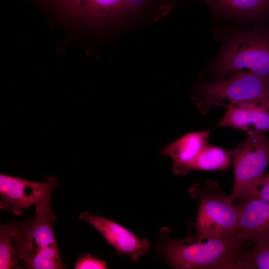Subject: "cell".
I'll list each match as a JSON object with an SVG mask.
<instances>
[{"label":"cell","mask_w":269,"mask_h":269,"mask_svg":"<svg viewBox=\"0 0 269 269\" xmlns=\"http://www.w3.org/2000/svg\"><path fill=\"white\" fill-rule=\"evenodd\" d=\"M75 269H106L107 263L92 256L90 254L79 256L74 266Z\"/></svg>","instance_id":"e0dca14e"},{"label":"cell","mask_w":269,"mask_h":269,"mask_svg":"<svg viewBox=\"0 0 269 269\" xmlns=\"http://www.w3.org/2000/svg\"><path fill=\"white\" fill-rule=\"evenodd\" d=\"M17 223L16 220L0 227V269H23L19 264L16 249L11 233Z\"/></svg>","instance_id":"9a60e30c"},{"label":"cell","mask_w":269,"mask_h":269,"mask_svg":"<svg viewBox=\"0 0 269 269\" xmlns=\"http://www.w3.org/2000/svg\"><path fill=\"white\" fill-rule=\"evenodd\" d=\"M252 103L269 109V80L251 71L203 85L196 102L202 113L225 102Z\"/></svg>","instance_id":"277c9868"},{"label":"cell","mask_w":269,"mask_h":269,"mask_svg":"<svg viewBox=\"0 0 269 269\" xmlns=\"http://www.w3.org/2000/svg\"><path fill=\"white\" fill-rule=\"evenodd\" d=\"M235 237H201L163 239L157 251L172 268L178 269H249L241 259L246 248Z\"/></svg>","instance_id":"6da1fadb"},{"label":"cell","mask_w":269,"mask_h":269,"mask_svg":"<svg viewBox=\"0 0 269 269\" xmlns=\"http://www.w3.org/2000/svg\"><path fill=\"white\" fill-rule=\"evenodd\" d=\"M60 9L88 18H113L154 8L159 0H49Z\"/></svg>","instance_id":"ba28073f"},{"label":"cell","mask_w":269,"mask_h":269,"mask_svg":"<svg viewBox=\"0 0 269 269\" xmlns=\"http://www.w3.org/2000/svg\"><path fill=\"white\" fill-rule=\"evenodd\" d=\"M209 130L187 133L162 149V154L172 159L174 174L184 175L193 170L199 154L209 144Z\"/></svg>","instance_id":"8fae6325"},{"label":"cell","mask_w":269,"mask_h":269,"mask_svg":"<svg viewBox=\"0 0 269 269\" xmlns=\"http://www.w3.org/2000/svg\"><path fill=\"white\" fill-rule=\"evenodd\" d=\"M233 150H226L219 146H205L199 154L193 170L213 171L228 168L232 161Z\"/></svg>","instance_id":"5bb4252c"},{"label":"cell","mask_w":269,"mask_h":269,"mask_svg":"<svg viewBox=\"0 0 269 269\" xmlns=\"http://www.w3.org/2000/svg\"><path fill=\"white\" fill-rule=\"evenodd\" d=\"M57 185L54 176H48L43 182L29 181L0 174V208L22 215L24 209L50 201Z\"/></svg>","instance_id":"52a82bcc"},{"label":"cell","mask_w":269,"mask_h":269,"mask_svg":"<svg viewBox=\"0 0 269 269\" xmlns=\"http://www.w3.org/2000/svg\"><path fill=\"white\" fill-rule=\"evenodd\" d=\"M240 201L239 228L234 237L246 243L269 242V202L258 198Z\"/></svg>","instance_id":"30bf717a"},{"label":"cell","mask_w":269,"mask_h":269,"mask_svg":"<svg viewBox=\"0 0 269 269\" xmlns=\"http://www.w3.org/2000/svg\"><path fill=\"white\" fill-rule=\"evenodd\" d=\"M218 127H227L248 134L269 132V109L252 103H230Z\"/></svg>","instance_id":"7c38bea8"},{"label":"cell","mask_w":269,"mask_h":269,"mask_svg":"<svg viewBox=\"0 0 269 269\" xmlns=\"http://www.w3.org/2000/svg\"><path fill=\"white\" fill-rule=\"evenodd\" d=\"M247 198H258L269 202V181L258 183Z\"/></svg>","instance_id":"ac0fdd59"},{"label":"cell","mask_w":269,"mask_h":269,"mask_svg":"<svg viewBox=\"0 0 269 269\" xmlns=\"http://www.w3.org/2000/svg\"><path fill=\"white\" fill-rule=\"evenodd\" d=\"M234 184L229 197L234 202L247 198L269 164V138L264 133L250 134L233 149Z\"/></svg>","instance_id":"5b68a950"},{"label":"cell","mask_w":269,"mask_h":269,"mask_svg":"<svg viewBox=\"0 0 269 269\" xmlns=\"http://www.w3.org/2000/svg\"><path fill=\"white\" fill-rule=\"evenodd\" d=\"M191 196L198 201L195 228L201 237H234L238 231L240 210L211 179L194 184Z\"/></svg>","instance_id":"3957f363"},{"label":"cell","mask_w":269,"mask_h":269,"mask_svg":"<svg viewBox=\"0 0 269 269\" xmlns=\"http://www.w3.org/2000/svg\"><path fill=\"white\" fill-rule=\"evenodd\" d=\"M247 68L269 80V38L249 35L234 39L219 64L220 74L226 75Z\"/></svg>","instance_id":"8992f818"},{"label":"cell","mask_w":269,"mask_h":269,"mask_svg":"<svg viewBox=\"0 0 269 269\" xmlns=\"http://www.w3.org/2000/svg\"><path fill=\"white\" fill-rule=\"evenodd\" d=\"M253 244V247L243 251L241 259L251 269H269V242Z\"/></svg>","instance_id":"2e32d148"},{"label":"cell","mask_w":269,"mask_h":269,"mask_svg":"<svg viewBox=\"0 0 269 269\" xmlns=\"http://www.w3.org/2000/svg\"><path fill=\"white\" fill-rule=\"evenodd\" d=\"M78 218L91 224L115 249L117 254L127 256L134 262L148 253L150 244L146 238H138L124 226L103 217L89 212L82 213Z\"/></svg>","instance_id":"9c48e42d"},{"label":"cell","mask_w":269,"mask_h":269,"mask_svg":"<svg viewBox=\"0 0 269 269\" xmlns=\"http://www.w3.org/2000/svg\"><path fill=\"white\" fill-rule=\"evenodd\" d=\"M266 181H269V173L266 174H264L262 175V176L259 179L257 184L259 182H266Z\"/></svg>","instance_id":"d6986e66"},{"label":"cell","mask_w":269,"mask_h":269,"mask_svg":"<svg viewBox=\"0 0 269 269\" xmlns=\"http://www.w3.org/2000/svg\"><path fill=\"white\" fill-rule=\"evenodd\" d=\"M35 207L33 218L17 221L11 233L23 268L67 269L59 252L53 230L56 217L50 201Z\"/></svg>","instance_id":"7a4b0ae2"},{"label":"cell","mask_w":269,"mask_h":269,"mask_svg":"<svg viewBox=\"0 0 269 269\" xmlns=\"http://www.w3.org/2000/svg\"><path fill=\"white\" fill-rule=\"evenodd\" d=\"M214 10L233 15L252 16L269 11V0H200Z\"/></svg>","instance_id":"4fadbf2b"}]
</instances>
